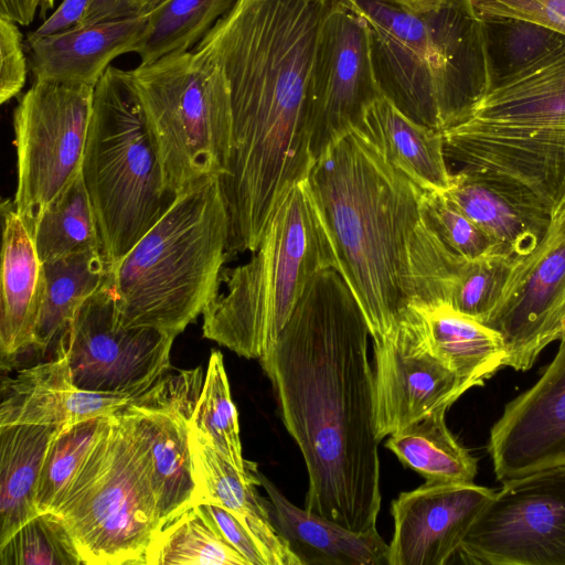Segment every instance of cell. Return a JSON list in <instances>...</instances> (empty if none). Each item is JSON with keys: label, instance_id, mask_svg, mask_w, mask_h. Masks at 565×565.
Returning <instances> with one entry per match:
<instances>
[{"label": "cell", "instance_id": "1", "mask_svg": "<svg viewBox=\"0 0 565 565\" xmlns=\"http://www.w3.org/2000/svg\"><path fill=\"white\" fill-rule=\"evenodd\" d=\"M369 338L352 290L331 267L312 278L259 359L307 468L305 509L356 532L376 529L382 503Z\"/></svg>", "mask_w": 565, "mask_h": 565}, {"label": "cell", "instance_id": "2", "mask_svg": "<svg viewBox=\"0 0 565 565\" xmlns=\"http://www.w3.org/2000/svg\"><path fill=\"white\" fill-rule=\"evenodd\" d=\"M330 0H236L193 47L226 75L232 145L225 203L269 215L315 163L308 90Z\"/></svg>", "mask_w": 565, "mask_h": 565}, {"label": "cell", "instance_id": "3", "mask_svg": "<svg viewBox=\"0 0 565 565\" xmlns=\"http://www.w3.org/2000/svg\"><path fill=\"white\" fill-rule=\"evenodd\" d=\"M338 255L339 270L383 340L412 305L448 303L467 260L425 217L423 189L353 130L324 151L308 175Z\"/></svg>", "mask_w": 565, "mask_h": 565}, {"label": "cell", "instance_id": "4", "mask_svg": "<svg viewBox=\"0 0 565 565\" xmlns=\"http://www.w3.org/2000/svg\"><path fill=\"white\" fill-rule=\"evenodd\" d=\"M365 22L382 95L444 131L487 94L482 21L473 0H343Z\"/></svg>", "mask_w": 565, "mask_h": 565}, {"label": "cell", "instance_id": "5", "mask_svg": "<svg viewBox=\"0 0 565 565\" xmlns=\"http://www.w3.org/2000/svg\"><path fill=\"white\" fill-rule=\"evenodd\" d=\"M227 232L218 177L179 192L158 222L110 266L108 282L120 323L173 337L183 332L218 292Z\"/></svg>", "mask_w": 565, "mask_h": 565}, {"label": "cell", "instance_id": "6", "mask_svg": "<svg viewBox=\"0 0 565 565\" xmlns=\"http://www.w3.org/2000/svg\"><path fill=\"white\" fill-rule=\"evenodd\" d=\"M331 267L339 270L337 249L306 178L279 203L252 258L222 271L218 292L203 312V337L260 359L312 278Z\"/></svg>", "mask_w": 565, "mask_h": 565}, {"label": "cell", "instance_id": "7", "mask_svg": "<svg viewBox=\"0 0 565 565\" xmlns=\"http://www.w3.org/2000/svg\"><path fill=\"white\" fill-rule=\"evenodd\" d=\"M81 172L96 215L104 257L113 266L175 198L164 188L161 164L129 71L110 65L94 88Z\"/></svg>", "mask_w": 565, "mask_h": 565}, {"label": "cell", "instance_id": "8", "mask_svg": "<svg viewBox=\"0 0 565 565\" xmlns=\"http://www.w3.org/2000/svg\"><path fill=\"white\" fill-rule=\"evenodd\" d=\"M84 565H141L161 524L148 445L126 407L102 434L54 512Z\"/></svg>", "mask_w": 565, "mask_h": 565}, {"label": "cell", "instance_id": "9", "mask_svg": "<svg viewBox=\"0 0 565 565\" xmlns=\"http://www.w3.org/2000/svg\"><path fill=\"white\" fill-rule=\"evenodd\" d=\"M159 158L177 195L223 175L232 145V103L223 70L195 52H173L129 71Z\"/></svg>", "mask_w": 565, "mask_h": 565}, {"label": "cell", "instance_id": "10", "mask_svg": "<svg viewBox=\"0 0 565 565\" xmlns=\"http://www.w3.org/2000/svg\"><path fill=\"white\" fill-rule=\"evenodd\" d=\"M94 88L34 79L13 111L18 169L13 203L30 231L81 174Z\"/></svg>", "mask_w": 565, "mask_h": 565}, {"label": "cell", "instance_id": "11", "mask_svg": "<svg viewBox=\"0 0 565 565\" xmlns=\"http://www.w3.org/2000/svg\"><path fill=\"white\" fill-rule=\"evenodd\" d=\"M446 159L515 203L554 218L565 206V126L469 118L441 131Z\"/></svg>", "mask_w": 565, "mask_h": 565}, {"label": "cell", "instance_id": "12", "mask_svg": "<svg viewBox=\"0 0 565 565\" xmlns=\"http://www.w3.org/2000/svg\"><path fill=\"white\" fill-rule=\"evenodd\" d=\"M502 482L470 527L458 563L565 565V467Z\"/></svg>", "mask_w": 565, "mask_h": 565}, {"label": "cell", "instance_id": "13", "mask_svg": "<svg viewBox=\"0 0 565 565\" xmlns=\"http://www.w3.org/2000/svg\"><path fill=\"white\" fill-rule=\"evenodd\" d=\"M174 339L154 328L122 326L107 277L76 311L57 343L65 350L77 388L135 399L171 369Z\"/></svg>", "mask_w": 565, "mask_h": 565}, {"label": "cell", "instance_id": "14", "mask_svg": "<svg viewBox=\"0 0 565 565\" xmlns=\"http://www.w3.org/2000/svg\"><path fill=\"white\" fill-rule=\"evenodd\" d=\"M380 96L365 22L343 0H330L308 90L315 161L355 130L364 110Z\"/></svg>", "mask_w": 565, "mask_h": 565}, {"label": "cell", "instance_id": "15", "mask_svg": "<svg viewBox=\"0 0 565 565\" xmlns=\"http://www.w3.org/2000/svg\"><path fill=\"white\" fill-rule=\"evenodd\" d=\"M374 419L379 441L436 413L472 388L429 349L420 313L409 306L395 328L373 342Z\"/></svg>", "mask_w": 565, "mask_h": 565}, {"label": "cell", "instance_id": "16", "mask_svg": "<svg viewBox=\"0 0 565 565\" xmlns=\"http://www.w3.org/2000/svg\"><path fill=\"white\" fill-rule=\"evenodd\" d=\"M565 296V206L544 239L515 267L507 290L484 322L503 339L505 366L526 371L562 338Z\"/></svg>", "mask_w": 565, "mask_h": 565}, {"label": "cell", "instance_id": "17", "mask_svg": "<svg viewBox=\"0 0 565 565\" xmlns=\"http://www.w3.org/2000/svg\"><path fill=\"white\" fill-rule=\"evenodd\" d=\"M494 491L472 482H429L392 501L388 565H449Z\"/></svg>", "mask_w": 565, "mask_h": 565}, {"label": "cell", "instance_id": "18", "mask_svg": "<svg viewBox=\"0 0 565 565\" xmlns=\"http://www.w3.org/2000/svg\"><path fill=\"white\" fill-rule=\"evenodd\" d=\"M539 381L508 403L488 450L499 481L565 467V337Z\"/></svg>", "mask_w": 565, "mask_h": 565}, {"label": "cell", "instance_id": "19", "mask_svg": "<svg viewBox=\"0 0 565 565\" xmlns=\"http://www.w3.org/2000/svg\"><path fill=\"white\" fill-rule=\"evenodd\" d=\"M0 391V426L35 424L61 429L95 417L110 416L134 401L124 395L77 388L60 343L53 359L3 379Z\"/></svg>", "mask_w": 565, "mask_h": 565}, {"label": "cell", "instance_id": "20", "mask_svg": "<svg viewBox=\"0 0 565 565\" xmlns=\"http://www.w3.org/2000/svg\"><path fill=\"white\" fill-rule=\"evenodd\" d=\"M150 12L100 21L49 34L28 36L34 79L95 87L119 55L137 52L146 35Z\"/></svg>", "mask_w": 565, "mask_h": 565}, {"label": "cell", "instance_id": "21", "mask_svg": "<svg viewBox=\"0 0 565 565\" xmlns=\"http://www.w3.org/2000/svg\"><path fill=\"white\" fill-rule=\"evenodd\" d=\"M3 222L0 303L1 367L17 366L31 351L44 275L33 235L13 201L1 204Z\"/></svg>", "mask_w": 565, "mask_h": 565}, {"label": "cell", "instance_id": "22", "mask_svg": "<svg viewBox=\"0 0 565 565\" xmlns=\"http://www.w3.org/2000/svg\"><path fill=\"white\" fill-rule=\"evenodd\" d=\"M271 522L301 565H388V544L377 530L356 532L292 504L257 471Z\"/></svg>", "mask_w": 565, "mask_h": 565}, {"label": "cell", "instance_id": "23", "mask_svg": "<svg viewBox=\"0 0 565 565\" xmlns=\"http://www.w3.org/2000/svg\"><path fill=\"white\" fill-rule=\"evenodd\" d=\"M189 444L200 503H214L233 513L257 541L267 565H301L275 529L259 486L258 469L238 471L191 427Z\"/></svg>", "mask_w": 565, "mask_h": 565}, {"label": "cell", "instance_id": "24", "mask_svg": "<svg viewBox=\"0 0 565 565\" xmlns=\"http://www.w3.org/2000/svg\"><path fill=\"white\" fill-rule=\"evenodd\" d=\"M355 130L423 190L445 193L449 189L452 173L441 131L412 120L383 95L364 110Z\"/></svg>", "mask_w": 565, "mask_h": 565}, {"label": "cell", "instance_id": "25", "mask_svg": "<svg viewBox=\"0 0 565 565\" xmlns=\"http://www.w3.org/2000/svg\"><path fill=\"white\" fill-rule=\"evenodd\" d=\"M412 306L420 313L431 352L471 387L482 385L505 366L507 348L495 330L448 303Z\"/></svg>", "mask_w": 565, "mask_h": 565}, {"label": "cell", "instance_id": "26", "mask_svg": "<svg viewBox=\"0 0 565 565\" xmlns=\"http://www.w3.org/2000/svg\"><path fill=\"white\" fill-rule=\"evenodd\" d=\"M57 429L35 424L0 426V545L39 514L36 488Z\"/></svg>", "mask_w": 565, "mask_h": 565}, {"label": "cell", "instance_id": "27", "mask_svg": "<svg viewBox=\"0 0 565 565\" xmlns=\"http://www.w3.org/2000/svg\"><path fill=\"white\" fill-rule=\"evenodd\" d=\"M498 244L529 255L546 236L554 218L524 207L475 175L459 169L444 193Z\"/></svg>", "mask_w": 565, "mask_h": 565}, {"label": "cell", "instance_id": "28", "mask_svg": "<svg viewBox=\"0 0 565 565\" xmlns=\"http://www.w3.org/2000/svg\"><path fill=\"white\" fill-rule=\"evenodd\" d=\"M110 265L100 250H87L43 262V295L31 351L55 347L79 307L107 280Z\"/></svg>", "mask_w": 565, "mask_h": 565}, {"label": "cell", "instance_id": "29", "mask_svg": "<svg viewBox=\"0 0 565 565\" xmlns=\"http://www.w3.org/2000/svg\"><path fill=\"white\" fill-rule=\"evenodd\" d=\"M487 94L523 78L565 54V35L511 17H481Z\"/></svg>", "mask_w": 565, "mask_h": 565}, {"label": "cell", "instance_id": "30", "mask_svg": "<svg viewBox=\"0 0 565 565\" xmlns=\"http://www.w3.org/2000/svg\"><path fill=\"white\" fill-rule=\"evenodd\" d=\"M470 118L510 125L565 126V54L486 94Z\"/></svg>", "mask_w": 565, "mask_h": 565}, {"label": "cell", "instance_id": "31", "mask_svg": "<svg viewBox=\"0 0 565 565\" xmlns=\"http://www.w3.org/2000/svg\"><path fill=\"white\" fill-rule=\"evenodd\" d=\"M446 412H436L388 436L385 447L426 481L472 482L477 459L447 427Z\"/></svg>", "mask_w": 565, "mask_h": 565}, {"label": "cell", "instance_id": "32", "mask_svg": "<svg viewBox=\"0 0 565 565\" xmlns=\"http://www.w3.org/2000/svg\"><path fill=\"white\" fill-rule=\"evenodd\" d=\"M147 565H249L224 537L203 503L168 520L146 550Z\"/></svg>", "mask_w": 565, "mask_h": 565}, {"label": "cell", "instance_id": "33", "mask_svg": "<svg viewBox=\"0 0 565 565\" xmlns=\"http://www.w3.org/2000/svg\"><path fill=\"white\" fill-rule=\"evenodd\" d=\"M31 233L42 263L87 250L103 252L82 172L43 211Z\"/></svg>", "mask_w": 565, "mask_h": 565}, {"label": "cell", "instance_id": "34", "mask_svg": "<svg viewBox=\"0 0 565 565\" xmlns=\"http://www.w3.org/2000/svg\"><path fill=\"white\" fill-rule=\"evenodd\" d=\"M236 0H166L150 11L137 54L141 64L191 51Z\"/></svg>", "mask_w": 565, "mask_h": 565}, {"label": "cell", "instance_id": "35", "mask_svg": "<svg viewBox=\"0 0 565 565\" xmlns=\"http://www.w3.org/2000/svg\"><path fill=\"white\" fill-rule=\"evenodd\" d=\"M190 427L238 471L246 473L257 468L255 462L243 457L238 414L232 401L223 355L217 350L211 352Z\"/></svg>", "mask_w": 565, "mask_h": 565}, {"label": "cell", "instance_id": "36", "mask_svg": "<svg viewBox=\"0 0 565 565\" xmlns=\"http://www.w3.org/2000/svg\"><path fill=\"white\" fill-rule=\"evenodd\" d=\"M108 418L95 417L55 431L36 488L35 505L39 513L56 511Z\"/></svg>", "mask_w": 565, "mask_h": 565}, {"label": "cell", "instance_id": "37", "mask_svg": "<svg viewBox=\"0 0 565 565\" xmlns=\"http://www.w3.org/2000/svg\"><path fill=\"white\" fill-rule=\"evenodd\" d=\"M522 257L502 253L466 262L455 280L448 305L484 323L502 299Z\"/></svg>", "mask_w": 565, "mask_h": 565}, {"label": "cell", "instance_id": "38", "mask_svg": "<svg viewBox=\"0 0 565 565\" xmlns=\"http://www.w3.org/2000/svg\"><path fill=\"white\" fill-rule=\"evenodd\" d=\"M1 565H84L54 513H39L0 545Z\"/></svg>", "mask_w": 565, "mask_h": 565}, {"label": "cell", "instance_id": "39", "mask_svg": "<svg viewBox=\"0 0 565 565\" xmlns=\"http://www.w3.org/2000/svg\"><path fill=\"white\" fill-rule=\"evenodd\" d=\"M422 202L425 217L431 228L444 245L459 258L471 262L493 254H514L490 237L444 193L424 190Z\"/></svg>", "mask_w": 565, "mask_h": 565}, {"label": "cell", "instance_id": "40", "mask_svg": "<svg viewBox=\"0 0 565 565\" xmlns=\"http://www.w3.org/2000/svg\"><path fill=\"white\" fill-rule=\"evenodd\" d=\"M480 17L527 20L565 35V0H473Z\"/></svg>", "mask_w": 565, "mask_h": 565}, {"label": "cell", "instance_id": "41", "mask_svg": "<svg viewBox=\"0 0 565 565\" xmlns=\"http://www.w3.org/2000/svg\"><path fill=\"white\" fill-rule=\"evenodd\" d=\"M19 24L0 15V103L15 97L26 79L28 63Z\"/></svg>", "mask_w": 565, "mask_h": 565}, {"label": "cell", "instance_id": "42", "mask_svg": "<svg viewBox=\"0 0 565 565\" xmlns=\"http://www.w3.org/2000/svg\"><path fill=\"white\" fill-rule=\"evenodd\" d=\"M226 541L249 565H267L260 546L243 523L230 511L214 503H203Z\"/></svg>", "mask_w": 565, "mask_h": 565}, {"label": "cell", "instance_id": "43", "mask_svg": "<svg viewBox=\"0 0 565 565\" xmlns=\"http://www.w3.org/2000/svg\"><path fill=\"white\" fill-rule=\"evenodd\" d=\"M92 0H63L55 11L32 32L49 35L76 25L84 17Z\"/></svg>", "mask_w": 565, "mask_h": 565}, {"label": "cell", "instance_id": "44", "mask_svg": "<svg viewBox=\"0 0 565 565\" xmlns=\"http://www.w3.org/2000/svg\"><path fill=\"white\" fill-rule=\"evenodd\" d=\"M139 14L135 0H92L77 26Z\"/></svg>", "mask_w": 565, "mask_h": 565}, {"label": "cell", "instance_id": "45", "mask_svg": "<svg viewBox=\"0 0 565 565\" xmlns=\"http://www.w3.org/2000/svg\"><path fill=\"white\" fill-rule=\"evenodd\" d=\"M164 1L166 0H138L139 13L150 12Z\"/></svg>", "mask_w": 565, "mask_h": 565}, {"label": "cell", "instance_id": "46", "mask_svg": "<svg viewBox=\"0 0 565 565\" xmlns=\"http://www.w3.org/2000/svg\"><path fill=\"white\" fill-rule=\"evenodd\" d=\"M55 0H41V15H44L46 11L51 8H53Z\"/></svg>", "mask_w": 565, "mask_h": 565}, {"label": "cell", "instance_id": "47", "mask_svg": "<svg viewBox=\"0 0 565 565\" xmlns=\"http://www.w3.org/2000/svg\"><path fill=\"white\" fill-rule=\"evenodd\" d=\"M564 337H565V296H564V324H563L562 338H564Z\"/></svg>", "mask_w": 565, "mask_h": 565}, {"label": "cell", "instance_id": "48", "mask_svg": "<svg viewBox=\"0 0 565 565\" xmlns=\"http://www.w3.org/2000/svg\"><path fill=\"white\" fill-rule=\"evenodd\" d=\"M135 2H136V6H137V9H138V0H135ZM138 11H139V10H138Z\"/></svg>", "mask_w": 565, "mask_h": 565}]
</instances>
